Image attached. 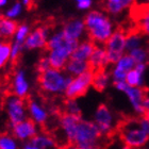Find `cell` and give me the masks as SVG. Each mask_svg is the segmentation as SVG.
I'll return each mask as SVG.
<instances>
[{"mask_svg": "<svg viewBox=\"0 0 149 149\" xmlns=\"http://www.w3.org/2000/svg\"><path fill=\"white\" fill-rule=\"evenodd\" d=\"M118 140L132 149H139L148 142L149 135L142 129L140 116L121 115L114 127Z\"/></svg>", "mask_w": 149, "mask_h": 149, "instance_id": "6da1fadb", "label": "cell"}, {"mask_svg": "<svg viewBox=\"0 0 149 149\" xmlns=\"http://www.w3.org/2000/svg\"><path fill=\"white\" fill-rule=\"evenodd\" d=\"M83 22L88 40L97 45H104L114 32L111 19L99 11L90 12L84 17Z\"/></svg>", "mask_w": 149, "mask_h": 149, "instance_id": "7a4b0ae2", "label": "cell"}, {"mask_svg": "<svg viewBox=\"0 0 149 149\" xmlns=\"http://www.w3.org/2000/svg\"><path fill=\"white\" fill-rule=\"evenodd\" d=\"M72 79L74 78L72 76H67L65 78L61 72L50 68L45 72L37 74V88L40 93L49 94V95L62 93L65 92Z\"/></svg>", "mask_w": 149, "mask_h": 149, "instance_id": "3957f363", "label": "cell"}, {"mask_svg": "<svg viewBox=\"0 0 149 149\" xmlns=\"http://www.w3.org/2000/svg\"><path fill=\"white\" fill-rule=\"evenodd\" d=\"M104 135L96 123L81 119L77 126L74 145L81 149L93 146H103Z\"/></svg>", "mask_w": 149, "mask_h": 149, "instance_id": "277c9868", "label": "cell"}, {"mask_svg": "<svg viewBox=\"0 0 149 149\" xmlns=\"http://www.w3.org/2000/svg\"><path fill=\"white\" fill-rule=\"evenodd\" d=\"M126 38L127 32L124 25H117L113 34L108 42L104 44V49L107 51V58L109 64H117V62L124 56L126 50Z\"/></svg>", "mask_w": 149, "mask_h": 149, "instance_id": "5b68a950", "label": "cell"}, {"mask_svg": "<svg viewBox=\"0 0 149 149\" xmlns=\"http://www.w3.org/2000/svg\"><path fill=\"white\" fill-rule=\"evenodd\" d=\"M93 74V70L87 69L86 72L79 74L77 78H74L64 92V94H65L64 97L69 100H76L77 98L84 96L87 93L90 86L92 85Z\"/></svg>", "mask_w": 149, "mask_h": 149, "instance_id": "8992f818", "label": "cell"}, {"mask_svg": "<svg viewBox=\"0 0 149 149\" xmlns=\"http://www.w3.org/2000/svg\"><path fill=\"white\" fill-rule=\"evenodd\" d=\"M129 22L141 34L149 36V6L135 2L129 9Z\"/></svg>", "mask_w": 149, "mask_h": 149, "instance_id": "52a82bcc", "label": "cell"}, {"mask_svg": "<svg viewBox=\"0 0 149 149\" xmlns=\"http://www.w3.org/2000/svg\"><path fill=\"white\" fill-rule=\"evenodd\" d=\"M9 132L13 137L18 139V140H29L31 141L33 137L37 135L36 133V127H35V120L31 117H27L26 120L18 123L16 125H9Z\"/></svg>", "mask_w": 149, "mask_h": 149, "instance_id": "ba28073f", "label": "cell"}, {"mask_svg": "<svg viewBox=\"0 0 149 149\" xmlns=\"http://www.w3.org/2000/svg\"><path fill=\"white\" fill-rule=\"evenodd\" d=\"M26 102L24 98H19L17 96H6V109L9 114V125H16L24 121L25 118Z\"/></svg>", "mask_w": 149, "mask_h": 149, "instance_id": "9c48e42d", "label": "cell"}, {"mask_svg": "<svg viewBox=\"0 0 149 149\" xmlns=\"http://www.w3.org/2000/svg\"><path fill=\"white\" fill-rule=\"evenodd\" d=\"M127 94L129 99H130L132 106L134 107L135 111L139 113V115H142L144 112L143 103L145 101L148 94V87L145 86H139V87H131L127 85V87L124 91Z\"/></svg>", "mask_w": 149, "mask_h": 149, "instance_id": "30bf717a", "label": "cell"}, {"mask_svg": "<svg viewBox=\"0 0 149 149\" xmlns=\"http://www.w3.org/2000/svg\"><path fill=\"white\" fill-rule=\"evenodd\" d=\"M84 29L85 27H84L83 20H80L78 18H68L64 22L62 30L66 40H78Z\"/></svg>", "mask_w": 149, "mask_h": 149, "instance_id": "8fae6325", "label": "cell"}, {"mask_svg": "<svg viewBox=\"0 0 149 149\" xmlns=\"http://www.w3.org/2000/svg\"><path fill=\"white\" fill-rule=\"evenodd\" d=\"M87 64H88V69L93 70V72L97 69L108 68L109 63H108L107 51L104 47H100L99 45H97L92 56H90V59L87 60Z\"/></svg>", "mask_w": 149, "mask_h": 149, "instance_id": "7c38bea8", "label": "cell"}, {"mask_svg": "<svg viewBox=\"0 0 149 149\" xmlns=\"http://www.w3.org/2000/svg\"><path fill=\"white\" fill-rule=\"evenodd\" d=\"M97 44L92 42L91 40H86L77 47V49L72 53V56H69V59L78 60V61H87L92 56L93 51L96 48Z\"/></svg>", "mask_w": 149, "mask_h": 149, "instance_id": "4fadbf2b", "label": "cell"}, {"mask_svg": "<svg viewBox=\"0 0 149 149\" xmlns=\"http://www.w3.org/2000/svg\"><path fill=\"white\" fill-rule=\"evenodd\" d=\"M135 2H136V0H114L111 2L102 1L101 6H102V10H104L111 15H118L124 10L130 9Z\"/></svg>", "mask_w": 149, "mask_h": 149, "instance_id": "5bb4252c", "label": "cell"}, {"mask_svg": "<svg viewBox=\"0 0 149 149\" xmlns=\"http://www.w3.org/2000/svg\"><path fill=\"white\" fill-rule=\"evenodd\" d=\"M12 90L14 95L19 98H25L29 95L28 83L25 79V74L22 70H17L14 74L12 82Z\"/></svg>", "mask_w": 149, "mask_h": 149, "instance_id": "9a60e30c", "label": "cell"}, {"mask_svg": "<svg viewBox=\"0 0 149 149\" xmlns=\"http://www.w3.org/2000/svg\"><path fill=\"white\" fill-rule=\"evenodd\" d=\"M24 99H25V102H26V108H28L29 111L31 112L32 116L38 123L40 127V126H44L47 123V120H48L46 112L37 106L36 102L33 100V98H32V96L30 94L27 97H25Z\"/></svg>", "mask_w": 149, "mask_h": 149, "instance_id": "2e32d148", "label": "cell"}, {"mask_svg": "<svg viewBox=\"0 0 149 149\" xmlns=\"http://www.w3.org/2000/svg\"><path fill=\"white\" fill-rule=\"evenodd\" d=\"M110 74L107 68L97 69L94 72L93 80H92V86L97 91V92H103L106 90L108 82H109Z\"/></svg>", "mask_w": 149, "mask_h": 149, "instance_id": "e0dca14e", "label": "cell"}, {"mask_svg": "<svg viewBox=\"0 0 149 149\" xmlns=\"http://www.w3.org/2000/svg\"><path fill=\"white\" fill-rule=\"evenodd\" d=\"M18 28V22L8 18L4 15L1 22V40H12V37L17 32Z\"/></svg>", "mask_w": 149, "mask_h": 149, "instance_id": "ac0fdd59", "label": "cell"}, {"mask_svg": "<svg viewBox=\"0 0 149 149\" xmlns=\"http://www.w3.org/2000/svg\"><path fill=\"white\" fill-rule=\"evenodd\" d=\"M87 69H88L87 61H78V60L69 59L65 66V70H67L72 76V74L79 76V74L86 72Z\"/></svg>", "mask_w": 149, "mask_h": 149, "instance_id": "d6986e66", "label": "cell"}, {"mask_svg": "<svg viewBox=\"0 0 149 149\" xmlns=\"http://www.w3.org/2000/svg\"><path fill=\"white\" fill-rule=\"evenodd\" d=\"M12 40H1L0 45V69L3 68L11 58Z\"/></svg>", "mask_w": 149, "mask_h": 149, "instance_id": "ffe728a7", "label": "cell"}, {"mask_svg": "<svg viewBox=\"0 0 149 149\" xmlns=\"http://www.w3.org/2000/svg\"><path fill=\"white\" fill-rule=\"evenodd\" d=\"M132 59L135 61L136 64H149V49L148 48H144V47H141V48H137V49H134L132 51L129 52Z\"/></svg>", "mask_w": 149, "mask_h": 149, "instance_id": "44dd1931", "label": "cell"}, {"mask_svg": "<svg viewBox=\"0 0 149 149\" xmlns=\"http://www.w3.org/2000/svg\"><path fill=\"white\" fill-rule=\"evenodd\" d=\"M142 82H143V74L137 72L135 68L130 70L126 76V83L131 87L142 86Z\"/></svg>", "mask_w": 149, "mask_h": 149, "instance_id": "7402d4cb", "label": "cell"}, {"mask_svg": "<svg viewBox=\"0 0 149 149\" xmlns=\"http://www.w3.org/2000/svg\"><path fill=\"white\" fill-rule=\"evenodd\" d=\"M135 65H136V63L132 59V56L130 54H124L121 56V59L117 62V64H116V68L124 70L125 72L128 74L130 70L134 69Z\"/></svg>", "mask_w": 149, "mask_h": 149, "instance_id": "603a6c76", "label": "cell"}, {"mask_svg": "<svg viewBox=\"0 0 149 149\" xmlns=\"http://www.w3.org/2000/svg\"><path fill=\"white\" fill-rule=\"evenodd\" d=\"M30 145H32L35 148L44 149L48 146H54V143H53L52 140H50V139L44 136V135H36L30 141Z\"/></svg>", "mask_w": 149, "mask_h": 149, "instance_id": "cb8c5ba5", "label": "cell"}, {"mask_svg": "<svg viewBox=\"0 0 149 149\" xmlns=\"http://www.w3.org/2000/svg\"><path fill=\"white\" fill-rule=\"evenodd\" d=\"M0 149H16L13 136L8 131H0Z\"/></svg>", "mask_w": 149, "mask_h": 149, "instance_id": "d4e9b609", "label": "cell"}, {"mask_svg": "<svg viewBox=\"0 0 149 149\" xmlns=\"http://www.w3.org/2000/svg\"><path fill=\"white\" fill-rule=\"evenodd\" d=\"M48 69H50L49 58H48V56H46L43 52V54L40 56L37 63L35 64V70H36L37 74H42V72H45Z\"/></svg>", "mask_w": 149, "mask_h": 149, "instance_id": "484cf974", "label": "cell"}, {"mask_svg": "<svg viewBox=\"0 0 149 149\" xmlns=\"http://www.w3.org/2000/svg\"><path fill=\"white\" fill-rule=\"evenodd\" d=\"M29 32V27L27 25H20L19 26L18 30L16 32V40L15 42H18V43L24 44L25 43V40L27 38V34Z\"/></svg>", "mask_w": 149, "mask_h": 149, "instance_id": "4316f807", "label": "cell"}, {"mask_svg": "<svg viewBox=\"0 0 149 149\" xmlns=\"http://www.w3.org/2000/svg\"><path fill=\"white\" fill-rule=\"evenodd\" d=\"M20 12H22V4H20L19 2H16L15 6L6 12V16L8 17V18H14L15 16L19 15V14H20Z\"/></svg>", "mask_w": 149, "mask_h": 149, "instance_id": "83f0119b", "label": "cell"}, {"mask_svg": "<svg viewBox=\"0 0 149 149\" xmlns=\"http://www.w3.org/2000/svg\"><path fill=\"white\" fill-rule=\"evenodd\" d=\"M79 9H88L92 6V0H77Z\"/></svg>", "mask_w": 149, "mask_h": 149, "instance_id": "f1b7e54d", "label": "cell"}, {"mask_svg": "<svg viewBox=\"0 0 149 149\" xmlns=\"http://www.w3.org/2000/svg\"><path fill=\"white\" fill-rule=\"evenodd\" d=\"M24 3H25V6H27V10H28V11H31L32 9H35V8H36V4L34 3V0H24Z\"/></svg>", "mask_w": 149, "mask_h": 149, "instance_id": "f546056e", "label": "cell"}, {"mask_svg": "<svg viewBox=\"0 0 149 149\" xmlns=\"http://www.w3.org/2000/svg\"><path fill=\"white\" fill-rule=\"evenodd\" d=\"M143 107H144V113H147V114H149V97H147L146 99H145V101H144L143 103Z\"/></svg>", "mask_w": 149, "mask_h": 149, "instance_id": "4dcf8cb0", "label": "cell"}, {"mask_svg": "<svg viewBox=\"0 0 149 149\" xmlns=\"http://www.w3.org/2000/svg\"><path fill=\"white\" fill-rule=\"evenodd\" d=\"M4 17V15L0 14V40H1V22H2V19Z\"/></svg>", "mask_w": 149, "mask_h": 149, "instance_id": "1f68e13d", "label": "cell"}, {"mask_svg": "<svg viewBox=\"0 0 149 149\" xmlns=\"http://www.w3.org/2000/svg\"><path fill=\"white\" fill-rule=\"evenodd\" d=\"M136 2L144 3V4H148V6H149V0H136Z\"/></svg>", "mask_w": 149, "mask_h": 149, "instance_id": "d6a6232c", "label": "cell"}, {"mask_svg": "<svg viewBox=\"0 0 149 149\" xmlns=\"http://www.w3.org/2000/svg\"><path fill=\"white\" fill-rule=\"evenodd\" d=\"M6 3V0H0V8L4 6Z\"/></svg>", "mask_w": 149, "mask_h": 149, "instance_id": "836d02e7", "label": "cell"}, {"mask_svg": "<svg viewBox=\"0 0 149 149\" xmlns=\"http://www.w3.org/2000/svg\"><path fill=\"white\" fill-rule=\"evenodd\" d=\"M120 149H132V148H130V147H128V146H126V145H124V146L121 147Z\"/></svg>", "mask_w": 149, "mask_h": 149, "instance_id": "e575fe53", "label": "cell"}]
</instances>
